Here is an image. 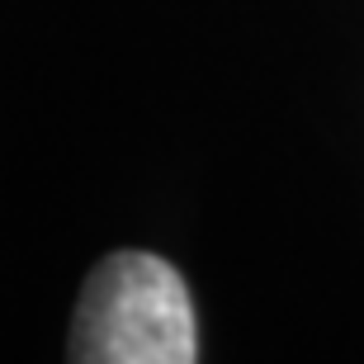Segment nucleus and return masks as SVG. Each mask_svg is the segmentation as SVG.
Listing matches in <instances>:
<instances>
[{"label":"nucleus","mask_w":364,"mask_h":364,"mask_svg":"<svg viewBox=\"0 0 364 364\" xmlns=\"http://www.w3.org/2000/svg\"><path fill=\"white\" fill-rule=\"evenodd\" d=\"M71 360L81 364H194V303L161 256L114 251L90 274L71 326Z\"/></svg>","instance_id":"obj_1"}]
</instances>
